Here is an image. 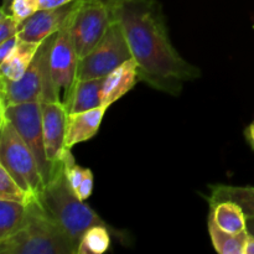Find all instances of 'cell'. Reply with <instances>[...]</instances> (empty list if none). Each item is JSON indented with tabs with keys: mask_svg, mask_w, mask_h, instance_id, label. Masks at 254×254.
I'll return each mask as SVG.
<instances>
[{
	"mask_svg": "<svg viewBox=\"0 0 254 254\" xmlns=\"http://www.w3.org/2000/svg\"><path fill=\"white\" fill-rule=\"evenodd\" d=\"M111 10L113 19L123 27L136 62L139 81L178 97L186 82L200 78V68L174 47L158 0H126Z\"/></svg>",
	"mask_w": 254,
	"mask_h": 254,
	"instance_id": "6da1fadb",
	"label": "cell"
},
{
	"mask_svg": "<svg viewBox=\"0 0 254 254\" xmlns=\"http://www.w3.org/2000/svg\"><path fill=\"white\" fill-rule=\"evenodd\" d=\"M37 197L50 217L64 230L77 248L82 236L91 227L96 225L111 227L72 190L62 160L55 166L51 179Z\"/></svg>",
	"mask_w": 254,
	"mask_h": 254,
	"instance_id": "7a4b0ae2",
	"label": "cell"
},
{
	"mask_svg": "<svg viewBox=\"0 0 254 254\" xmlns=\"http://www.w3.org/2000/svg\"><path fill=\"white\" fill-rule=\"evenodd\" d=\"M22 227L0 242L1 254H77V246L52 220L39 197L26 205Z\"/></svg>",
	"mask_w": 254,
	"mask_h": 254,
	"instance_id": "3957f363",
	"label": "cell"
},
{
	"mask_svg": "<svg viewBox=\"0 0 254 254\" xmlns=\"http://www.w3.org/2000/svg\"><path fill=\"white\" fill-rule=\"evenodd\" d=\"M0 165L4 166L21 188L34 195L44 189L39 164L15 127L1 117L0 123Z\"/></svg>",
	"mask_w": 254,
	"mask_h": 254,
	"instance_id": "277c9868",
	"label": "cell"
},
{
	"mask_svg": "<svg viewBox=\"0 0 254 254\" xmlns=\"http://www.w3.org/2000/svg\"><path fill=\"white\" fill-rule=\"evenodd\" d=\"M130 59H133V55L123 27L113 19L101 42L87 56L79 59L77 79L104 78Z\"/></svg>",
	"mask_w": 254,
	"mask_h": 254,
	"instance_id": "5b68a950",
	"label": "cell"
},
{
	"mask_svg": "<svg viewBox=\"0 0 254 254\" xmlns=\"http://www.w3.org/2000/svg\"><path fill=\"white\" fill-rule=\"evenodd\" d=\"M113 22L111 7L96 0H78L71 17L69 29L79 59L101 42Z\"/></svg>",
	"mask_w": 254,
	"mask_h": 254,
	"instance_id": "8992f818",
	"label": "cell"
},
{
	"mask_svg": "<svg viewBox=\"0 0 254 254\" xmlns=\"http://www.w3.org/2000/svg\"><path fill=\"white\" fill-rule=\"evenodd\" d=\"M0 108H1V117L6 118L15 127L36 158L42 180L46 185L51 179L55 168L46 155L44 128H42L41 102H29V103L0 107Z\"/></svg>",
	"mask_w": 254,
	"mask_h": 254,
	"instance_id": "52a82bcc",
	"label": "cell"
},
{
	"mask_svg": "<svg viewBox=\"0 0 254 254\" xmlns=\"http://www.w3.org/2000/svg\"><path fill=\"white\" fill-rule=\"evenodd\" d=\"M49 62L51 81L57 98L66 106L77 81V69L79 62L69 29V19L66 25L55 35L50 50Z\"/></svg>",
	"mask_w": 254,
	"mask_h": 254,
	"instance_id": "ba28073f",
	"label": "cell"
},
{
	"mask_svg": "<svg viewBox=\"0 0 254 254\" xmlns=\"http://www.w3.org/2000/svg\"><path fill=\"white\" fill-rule=\"evenodd\" d=\"M44 49L42 44L32 60L26 73L17 81H11L0 77V89H1V106L9 107L15 104L29 103V102H41L44 92Z\"/></svg>",
	"mask_w": 254,
	"mask_h": 254,
	"instance_id": "9c48e42d",
	"label": "cell"
},
{
	"mask_svg": "<svg viewBox=\"0 0 254 254\" xmlns=\"http://www.w3.org/2000/svg\"><path fill=\"white\" fill-rule=\"evenodd\" d=\"M42 128L46 155L52 166L62 160L66 148L67 111L60 101L41 102Z\"/></svg>",
	"mask_w": 254,
	"mask_h": 254,
	"instance_id": "30bf717a",
	"label": "cell"
},
{
	"mask_svg": "<svg viewBox=\"0 0 254 254\" xmlns=\"http://www.w3.org/2000/svg\"><path fill=\"white\" fill-rule=\"evenodd\" d=\"M77 1L78 0L54 9H40L32 16L21 22L17 35L19 39L27 42L41 44L50 36L57 34L68 21Z\"/></svg>",
	"mask_w": 254,
	"mask_h": 254,
	"instance_id": "8fae6325",
	"label": "cell"
},
{
	"mask_svg": "<svg viewBox=\"0 0 254 254\" xmlns=\"http://www.w3.org/2000/svg\"><path fill=\"white\" fill-rule=\"evenodd\" d=\"M107 109L108 107L101 106L91 111L67 113L66 148L72 149L77 144L93 138L101 128Z\"/></svg>",
	"mask_w": 254,
	"mask_h": 254,
	"instance_id": "7c38bea8",
	"label": "cell"
},
{
	"mask_svg": "<svg viewBox=\"0 0 254 254\" xmlns=\"http://www.w3.org/2000/svg\"><path fill=\"white\" fill-rule=\"evenodd\" d=\"M138 81L136 62L134 59H130L104 77L101 91L102 104L109 108L112 104L133 89Z\"/></svg>",
	"mask_w": 254,
	"mask_h": 254,
	"instance_id": "4fadbf2b",
	"label": "cell"
},
{
	"mask_svg": "<svg viewBox=\"0 0 254 254\" xmlns=\"http://www.w3.org/2000/svg\"><path fill=\"white\" fill-rule=\"evenodd\" d=\"M104 78L77 79L66 103L67 113L91 111L103 106L101 98L102 86Z\"/></svg>",
	"mask_w": 254,
	"mask_h": 254,
	"instance_id": "5bb4252c",
	"label": "cell"
},
{
	"mask_svg": "<svg viewBox=\"0 0 254 254\" xmlns=\"http://www.w3.org/2000/svg\"><path fill=\"white\" fill-rule=\"evenodd\" d=\"M41 44L27 42L19 39L14 52L5 61L0 62V73H1L0 77L11 79V81H17L21 78L26 73Z\"/></svg>",
	"mask_w": 254,
	"mask_h": 254,
	"instance_id": "9a60e30c",
	"label": "cell"
},
{
	"mask_svg": "<svg viewBox=\"0 0 254 254\" xmlns=\"http://www.w3.org/2000/svg\"><path fill=\"white\" fill-rule=\"evenodd\" d=\"M210 215L221 230L228 233H241L246 231L247 216L240 205L233 201H220L210 206Z\"/></svg>",
	"mask_w": 254,
	"mask_h": 254,
	"instance_id": "2e32d148",
	"label": "cell"
},
{
	"mask_svg": "<svg viewBox=\"0 0 254 254\" xmlns=\"http://www.w3.org/2000/svg\"><path fill=\"white\" fill-rule=\"evenodd\" d=\"M211 195L208 205L220 201H233L242 207L246 216H254V186H233V185H210Z\"/></svg>",
	"mask_w": 254,
	"mask_h": 254,
	"instance_id": "e0dca14e",
	"label": "cell"
},
{
	"mask_svg": "<svg viewBox=\"0 0 254 254\" xmlns=\"http://www.w3.org/2000/svg\"><path fill=\"white\" fill-rule=\"evenodd\" d=\"M208 233L215 251L220 254H245V246L247 242V230L241 233H228L221 230L212 216L208 215Z\"/></svg>",
	"mask_w": 254,
	"mask_h": 254,
	"instance_id": "ac0fdd59",
	"label": "cell"
},
{
	"mask_svg": "<svg viewBox=\"0 0 254 254\" xmlns=\"http://www.w3.org/2000/svg\"><path fill=\"white\" fill-rule=\"evenodd\" d=\"M26 210L24 203L0 200V242L11 237L22 227Z\"/></svg>",
	"mask_w": 254,
	"mask_h": 254,
	"instance_id": "d6986e66",
	"label": "cell"
},
{
	"mask_svg": "<svg viewBox=\"0 0 254 254\" xmlns=\"http://www.w3.org/2000/svg\"><path fill=\"white\" fill-rule=\"evenodd\" d=\"M108 226L96 225L87 230L79 241L77 254H103L111 247V232Z\"/></svg>",
	"mask_w": 254,
	"mask_h": 254,
	"instance_id": "ffe728a7",
	"label": "cell"
},
{
	"mask_svg": "<svg viewBox=\"0 0 254 254\" xmlns=\"http://www.w3.org/2000/svg\"><path fill=\"white\" fill-rule=\"evenodd\" d=\"M36 197L37 195H34L21 188L17 181L10 175L9 171L4 166L0 165V200L15 201V202L27 205Z\"/></svg>",
	"mask_w": 254,
	"mask_h": 254,
	"instance_id": "44dd1931",
	"label": "cell"
},
{
	"mask_svg": "<svg viewBox=\"0 0 254 254\" xmlns=\"http://www.w3.org/2000/svg\"><path fill=\"white\" fill-rule=\"evenodd\" d=\"M40 10V0H12L10 12L19 21H24Z\"/></svg>",
	"mask_w": 254,
	"mask_h": 254,
	"instance_id": "7402d4cb",
	"label": "cell"
},
{
	"mask_svg": "<svg viewBox=\"0 0 254 254\" xmlns=\"http://www.w3.org/2000/svg\"><path fill=\"white\" fill-rule=\"evenodd\" d=\"M21 21L12 14L0 11V42L19 35Z\"/></svg>",
	"mask_w": 254,
	"mask_h": 254,
	"instance_id": "603a6c76",
	"label": "cell"
},
{
	"mask_svg": "<svg viewBox=\"0 0 254 254\" xmlns=\"http://www.w3.org/2000/svg\"><path fill=\"white\" fill-rule=\"evenodd\" d=\"M92 191H93V173H92L91 169H86L83 181L79 185V189L77 190L76 195L82 201H86L92 195Z\"/></svg>",
	"mask_w": 254,
	"mask_h": 254,
	"instance_id": "cb8c5ba5",
	"label": "cell"
},
{
	"mask_svg": "<svg viewBox=\"0 0 254 254\" xmlns=\"http://www.w3.org/2000/svg\"><path fill=\"white\" fill-rule=\"evenodd\" d=\"M17 42H19V36L10 37L5 41L0 42V62L5 61L14 52L17 46Z\"/></svg>",
	"mask_w": 254,
	"mask_h": 254,
	"instance_id": "d4e9b609",
	"label": "cell"
},
{
	"mask_svg": "<svg viewBox=\"0 0 254 254\" xmlns=\"http://www.w3.org/2000/svg\"><path fill=\"white\" fill-rule=\"evenodd\" d=\"M73 1L76 0H40V9H54Z\"/></svg>",
	"mask_w": 254,
	"mask_h": 254,
	"instance_id": "484cf974",
	"label": "cell"
},
{
	"mask_svg": "<svg viewBox=\"0 0 254 254\" xmlns=\"http://www.w3.org/2000/svg\"><path fill=\"white\" fill-rule=\"evenodd\" d=\"M245 135H246V140L248 141L250 146L254 150V121L247 127V128H246Z\"/></svg>",
	"mask_w": 254,
	"mask_h": 254,
	"instance_id": "4316f807",
	"label": "cell"
},
{
	"mask_svg": "<svg viewBox=\"0 0 254 254\" xmlns=\"http://www.w3.org/2000/svg\"><path fill=\"white\" fill-rule=\"evenodd\" d=\"M245 254H254V237L250 235L245 246Z\"/></svg>",
	"mask_w": 254,
	"mask_h": 254,
	"instance_id": "83f0119b",
	"label": "cell"
},
{
	"mask_svg": "<svg viewBox=\"0 0 254 254\" xmlns=\"http://www.w3.org/2000/svg\"><path fill=\"white\" fill-rule=\"evenodd\" d=\"M246 230H247L248 235L254 237V216L247 217V225H246Z\"/></svg>",
	"mask_w": 254,
	"mask_h": 254,
	"instance_id": "f1b7e54d",
	"label": "cell"
},
{
	"mask_svg": "<svg viewBox=\"0 0 254 254\" xmlns=\"http://www.w3.org/2000/svg\"><path fill=\"white\" fill-rule=\"evenodd\" d=\"M96 1L102 2V4L107 5L108 7H113V6H116V5L121 4V2L126 1V0H96Z\"/></svg>",
	"mask_w": 254,
	"mask_h": 254,
	"instance_id": "f546056e",
	"label": "cell"
},
{
	"mask_svg": "<svg viewBox=\"0 0 254 254\" xmlns=\"http://www.w3.org/2000/svg\"><path fill=\"white\" fill-rule=\"evenodd\" d=\"M11 2L12 0H2V5H1V10L0 11H4V12H10V9H11Z\"/></svg>",
	"mask_w": 254,
	"mask_h": 254,
	"instance_id": "4dcf8cb0",
	"label": "cell"
}]
</instances>
